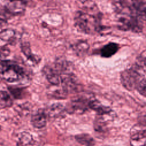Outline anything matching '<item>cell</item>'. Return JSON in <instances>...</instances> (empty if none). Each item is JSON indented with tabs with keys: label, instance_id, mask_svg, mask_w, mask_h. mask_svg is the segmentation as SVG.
Listing matches in <instances>:
<instances>
[{
	"label": "cell",
	"instance_id": "6da1fadb",
	"mask_svg": "<svg viewBox=\"0 0 146 146\" xmlns=\"http://www.w3.org/2000/svg\"><path fill=\"white\" fill-rule=\"evenodd\" d=\"M75 26L79 31L93 34L102 30L101 13L98 11H78L74 17Z\"/></svg>",
	"mask_w": 146,
	"mask_h": 146
},
{
	"label": "cell",
	"instance_id": "7a4b0ae2",
	"mask_svg": "<svg viewBox=\"0 0 146 146\" xmlns=\"http://www.w3.org/2000/svg\"><path fill=\"white\" fill-rule=\"evenodd\" d=\"M120 78L123 86L128 91H132L136 90L137 84L143 78V75L132 66L123 71Z\"/></svg>",
	"mask_w": 146,
	"mask_h": 146
},
{
	"label": "cell",
	"instance_id": "3957f363",
	"mask_svg": "<svg viewBox=\"0 0 146 146\" xmlns=\"http://www.w3.org/2000/svg\"><path fill=\"white\" fill-rule=\"evenodd\" d=\"M130 144L131 146L146 145V125L138 123L130 130Z\"/></svg>",
	"mask_w": 146,
	"mask_h": 146
},
{
	"label": "cell",
	"instance_id": "277c9868",
	"mask_svg": "<svg viewBox=\"0 0 146 146\" xmlns=\"http://www.w3.org/2000/svg\"><path fill=\"white\" fill-rule=\"evenodd\" d=\"M1 75L6 81L13 83L20 80L24 76L25 70L19 65L11 61L9 66Z\"/></svg>",
	"mask_w": 146,
	"mask_h": 146
},
{
	"label": "cell",
	"instance_id": "5b68a950",
	"mask_svg": "<svg viewBox=\"0 0 146 146\" xmlns=\"http://www.w3.org/2000/svg\"><path fill=\"white\" fill-rule=\"evenodd\" d=\"M92 99L83 95L78 96L71 100L66 109L70 113H83L90 108V103Z\"/></svg>",
	"mask_w": 146,
	"mask_h": 146
},
{
	"label": "cell",
	"instance_id": "8992f818",
	"mask_svg": "<svg viewBox=\"0 0 146 146\" xmlns=\"http://www.w3.org/2000/svg\"><path fill=\"white\" fill-rule=\"evenodd\" d=\"M26 5L25 0H7L4 6L11 15H17L25 11Z\"/></svg>",
	"mask_w": 146,
	"mask_h": 146
},
{
	"label": "cell",
	"instance_id": "52a82bcc",
	"mask_svg": "<svg viewBox=\"0 0 146 146\" xmlns=\"http://www.w3.org/2000/svg\"><path fill=\"white\" fill-rule=\"evenodd\" d=\"M43 72L50 83L54 86H58L61 83L60 72L54 66H46L43 68Z\"/></svg>",
	"mask_w": 146,
	"mask_h": 146
},
{
	"label": "cell",
	"instance_id": "ba28073f",
	"mask_svg": "<svg viewBox=\"0 0 146 146\" xmlns=\"http://www.w3.org/2000/svg\"><path fill=\"white\" fill-rule=\"evenodd\" d=\"M47 120V114L43 110H38L31 116L32 125L36 128H42L46 126Z\"/></svg>",
	"mask_w": 146,
	"mask_h": 146
},
{
	"label": "cell",
	"instance_id": "9c48e42d",
	"mask_svg": "<svg viewBox=\"0 0 146 146\" xmlns=\"http://www.w3.org/2000/svg\"><path fill=\"white\" fill-rule=\"evenodd\" d=\"M119 46L117 43L110 42L104 45L100 50V55L103 58H110L119 50Z\"/></svg>",
	"mask_w": 146,
	"mask_h": 146
},
{
	"label": "cell",
	"instance_id": "30bf717a",
	"mask_svg": "<svg viewBox=\"0 0 146 146\" xmlns=\"http://www.w3.org/2000/svg\"><path fill=\"white\" fill-rule=\"evenodd\" d=\"M90 108L95 111L98 115H104L110 113L111 111V109L109 107L103 106L98 100L92 99L90 103Z\"/></svg>",
	"mask_w": 146,
	"mask_h": 146
},
{
	"label": "cell",
	"instance_id": "8fae6325",
	"mask_svg": "<svg viewBox=\"0 0 146 146\" xmlns=\"http://www.w3.org/2000/svg\"><path fill=\"white\" fill-rule=\"evenodd\" d=\"M133 67L143 75L146 73V50H143L137 56Z\"/></svg>",
	"mask_w": 146,
	"mask_h": 146
},
{
	"label": "cell",
	"instance_id": "7c38bea8",
	"mask_svg": "<svg viewBox=\"0 0 146 146\" xmlns=\"http://www.w3.org/2000/svg\"><path fill=\"white\" fill-rule=\"evenodd\" d=\"M21 51L23 54L27 57V58L33 62H38L39 57L32 53L30 47V44L28 42H24L21 43Z\"/></svg>",
	"mask_w": 146,
	"mask_h": 146
},
{
	"label": "cell",
	"instance_id": "4fadbf2b",
	"mask_svg": "<svg viewBox=\"0 0 146 146\" xmlns=\"http://www.w3.org/2000/svg\"><path fill=\"white\" fill-rule=\"evenodd\" d=\"M76 140L82 145L85 146H94L95 141L94 138L87 133H80L75 136Z\"/></svg>",
	"mask_w": 146,
	"mask_h": 146
},
{
	"label": "cell",
	"instance_id": "5bb4252c",
	"mask_svg": "<svg viewBox=\"0 0 146 146\" xmlns=\"http://www.w3.org/2000/svg\"><path fill=\"white\" fill-rule=\"evenodd\" d=\"M13 100L10 95L5 91L0 90V109L11 107L13 105Z\"/></svg>",
	"mask_w": 146,
	"mask_h": 146
},
{
	"label": "cell",
	"instance_id": "9a60e30c",
	"mask_svg": "<svg viewBox=\"0 0 146 146\" xmlns=\"http://www.w3.org/2000/svg\"><path fill=\"white\" fill-rule=\"evenodd\" d=\"M66 109L60 103H55L50 107L48 114L51 117H59L61 116Z\"/></svg>",
	"mask_w": 146,
	"mask_h": 146
},
{
	"label": "cell",
	"instance_id": "2e32d148",
	"mask_svg": "<svg viewBox=\"0 0 146 146\" xmlns=\"http://www.w3.org/2000/svg\"><path fill=\"white\" fill-rule=\"evenodd\" d=\"M94 127L95 130L97 132H103L106 131L107 128V124L101 115H99L96 117L94 124Z\"/></svg>",
	"mask_w": 146,
	"mask_h": 146
},
{
	"label": "cell",
	"instance_id": "e0dca14e",
	"mask_svg": "<svg viewBox=\"0 0 146 146\" xmlns=\"http://www.w3.org/2000/svg\"><path fill=\"white\" fill-rule=\"evenodd\" d=\"M19 141L22 146H32L34 142L32 136L26 132H23L20 134Z\"/></svg>",
	"mask_w": 146,
	"mask_h": 146
},
{
	"label": "cell",
	"instance_id": "ac0fdd59",
	"mask_svg": "<svg viewBox=\"0 0 146 146\" xmlns=\"http://www.w3.org/2000/svg\"><path fill=\"white\" fill-rule=\"evenodd\" d=\"M15 35V32L14 30L11 29H4L0 31V39L3 41L9 42L14 38Z\"/></svg>",
	"mask_w": 146,
	"mask_h": 146
},
{
	"label": "cell",
	"instance_id": "d6986e66",
	"mask_svg": "<svg viewBox=\"0 0 146 146\" xmlns=\"http://www.w3.org/2000/svg\"><path fill=\"white\" fill-rule=\"evenodd\" d=\"M11 16L5 6H0V27L5 26Z\"/></svg>",
	"mask_w": 146,
	"mask_h": 146
},
{
	"label": "cell",
	"instance_id": "ffe728a7",
	"mask_svg": "<svg viewBox=\"0 0 146 146\" xmlns=\"http://www.w3.org/2000/svg\"><path fill=\"white\" fill-rule=\"evenodd\" d=\"M75 51L78 54H84L87 52L89 49V46L87 42H80L75 46Z\"/></svg>",
	"mask_w": 146,
	"mask_h": 146
},
{
	"label": "cell",
	"instance_id": "44dd1931",
	"mask_svg": "<svg viewBox=\"0 0 146 146\" xmlns=\"http://www.w3.org/2000/svg\"><path fill=\"white\" fill-rule=\"evenodd\" d=\"M136 90L142 96L146 97V79L144 78L138 83Z\"/></svg>",
	"mask_w": 146,
	"mask_h": 146
},
{
	"label": "cell",
	"instance_id": "7402d4cb",
	"mask_svg": "<svg viewBox=\"0 0 146 146\" xmlns=\"http://www.w3.org/2000/svg\"><path fill=\"white\" fill-rule=\"evenodd\" d=\"M10 54V49L6 46L0 47V59L5 60Z\"/></svg>",
	"mask_w": 146,
	"mask_h": 146
},
{
	"label": "cell",
	"instance_id": "603a6c76",
	"mask_svg": "<svg viewBox=\"0 0 146 146\" xmlns=\"http://www.w3.org/2000/svg\"><path fill=\"white\" fill-rule=\"evenodd\" d=\"M139 15L142 21L146 22V7L141 9L139 12Z\"/></svg>",
	"mask_w": 146,
	"mask_h": 146
},
{
	"label": "cell",
	"instance_id": "cb8c5ba5",
	"mask_svg": "<svg viewBox=\"0 0 146 146\" xmlns=\"http://www.w3.org/2000/svg\"><path fill=\"white\" fill-rule=\"evenodd\" d=\"M139 122L141 124H143L145 125H146V113H141L138 118Z\"/></svg>",
	"mask_w": 146,
	"mask_h": 146
},
{
	"label": "cell",
	"instance_id": "d4e9b609",
	"mask_svg": "<svg viewBox=\"0 0 146 146\" xmlns=\"http://www.w3.org/2000/svg\"><path fill=\"white\" fill-rule=\"evenodd\" d=\"M1 130V126H0V131Z\"/></svg>",
	"mask_w": 146,
	"mask_h": 146
}]
</instances>
